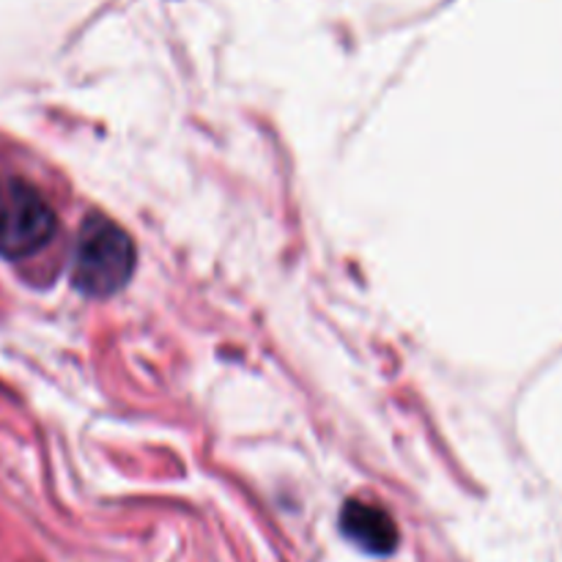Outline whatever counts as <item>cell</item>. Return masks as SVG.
I'll list each match as a JSON object with an SVG mask.
<instances>
[{"mask_svg":"<svg viewBox=\"0 0 562 562\" xmlns=\"http://www.w3.org/2000/svg\"><path fill=\"white\" fill-rule=\"evenodd\" d=\"M137 250L132 236L115 220L91 214L77 231L71 252V283L86 296H113L132 280Z\"/></svg>","mask_w":562,"mask_h":562,"instance_id":"1","label":"cell"},{"mask_svg":"<svg viewBox=\"0 0 562 562\" xmlns=\"http://www.w3.org/2000/svg\"><path fill=\"white\" fill-rule=\"evenodd\" d=\"M58 231V217L47 198L22 179L5 181L0 201V256L5 261H22L36 256Z\"/></svg>","mask_w":562,"mask_h":562,"instance_id":"2","label":"cell"},{"mask_svg":"<svg viewBox=\"0 0 562 562\" xmlns=\"http://www.w3.org/2000/svg\"><path fill=\"white\" fill-rule=\"evenodd\" d=\"M3 192H5V181H0V201H3Z\"/></svg>","mask_w":562,"mask_h":562,"instance_id":"4","label":"cell"},{"mask_svg":"<svg viewBox=\"0 0 562 562\" xmlns=\"http://www.w3.org/2000/svg\"><path fill=\"white\" fill-rule=\"evenodd\" d=\"M340 530L355 547L373 554V558H387L398 549L401 541L393 516L379 505L362 503V499H349L340 508Z\"/></svg>","mask_w":562,"mask_h":562,"instance_id":"3","label":"cell"}]
</instances>
